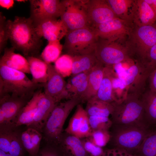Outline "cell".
I'll use <instances>...</instances> for the list:
<instances>
[{"label":"cell","mask_w":156,"mask_h":156,"mask_svg":"<svg viewBox=\"0 0 156 156\" xmlns=\"http://www.w3.org/2000/svg\"><path fill=\"white\" fill-rule=\"evenodd\" d=\"M8 39L15 49L26 57L33 56L41 46V38L37 34L33 22L30 18L16 16L6 22Z\"/></svg>","instance_id":"obj_1"},{"label":"cell","mask_w":156,"mask_h":156,"mask_svg":"<svg viewBox=\"0 0 156 156\" xmlns=\"http://www.w3.org/2000/svg\"><path fill=\"white\" fill-rule=\"evenodd\" d=\"M44 85L35 83L25 73L0 64V96H32Z\"/></svg>","instance_id":"obj_2"},{"label":"cell","mask_w":156,"mask_h":156,"mask_svg":"<svg viewBox=\"0 0 156 156\" xmlns=\"http://www.w3.org/2000/svg\"><path fill=\"white\" fill-rule=\"evenodd\" d=\"M113 105V110L111 119L112 125H138L148 128L141 96L128 94L122 102H114Z\"/></svg>","instance_id":"obj_3"},{"label":"cell","mask_w":156,"mask_h":156,"mask_svg":"<svg viewBox=\"0 0 156 156\" xmlns=\"http://www.w3.org/2000/svg\"><path fill=\"white\" fill-rule=\"evenodd\" d=\"M111 127L109 141L114 148L129 153H135L151 130L138 125H112Z\"/></svg>","instance_id":"obj_4"},{"label":"cell","mask_w":156,"mask_h":156,"mask_svg":"<svg viewBox=\"0 0 156 156\" xmlns=\"http://www.w3.org/2000/svg\"><path fill=\"white\" fill-rule=\"evenodd\" d=\"M126 47L131 58L146 64L151 48L156 44V28L152 25L132 28Z\"/></svg>","instance_id":"obj_5"},{"label":"cell","mask_w":156,"mask_h":156,"mask_svg":"<svg viewBox=\"0 0 156 156\" xmlns=\"http://www.w3.org/2000/svg\"><path fill=\"white\" fill-rule=\"evenodd\" d=\"M98 38L91 27L69 31L65 36L63 49L72 57L91 53L94 52Z\"/></svg>","instance_id":"obj_6"},{"label":"cell","mask_w":156,"mask_h":156,"mask_svg":"<svg viewBox=\"0 0 156 156\" xmlns=\"http://www.w3.org/2000/svg\"><path fill=\"white\" fill-rule=\"evenodd\" d=\"M81 102L79 97L73 96L66 101L56 105L44 127L45 136L47 140H60L65 120L73 109Z\"/></svg>","instance_id":"obj_7"},{"label":"cell","mask_w":156,"mask_h":156,"mask_svg":"<svg viewBox=\"0 0 156 156\" xmlns=\"http://www.w3.org/2000/svg\"><path fill=\"white\" fill-rule=\"evenodd\" d=\"M152 71L146 64L134 62L117 77L128 88V94L141 96L146 89L147 83Z\"/></svg>","instance_id":"obj_8"},{"label":"cell","mask_w":156,"mask_h":156,"mask_svg":"<svg viewBox=\"0 0 156 156\" xmlns=\"http://www.w3.org/2000/svg\"><path fill=\"white\" fill-rule=\"evenodd\" d=\"M85 1L62 0L63 9L60 17L68 31L90 27Z\"/></svg>","instance_id":"obj_9"},{"label":"cell","mask_w":156,"mask_h":156,"mask_svg":"<svg viewBox=\"0 0 156 156\" xmlns=\"http://www.w3.org/2000/svg\"><path fill=\"white\" fill-rule=\"evenodd\" d=\"M94 53L98 61L105 66H113L131 58L126 47L116 41L111 42L100 38L96 42Z\"/></svg>","instance_id":"obj_10"},{"label":"cell","mask_w":156,"mask_h":156,"mask_svg":"<svg viewBox=\"0 0 156 156\" xmlns=\"http://www.w3.org/2000/svg\"><path fill=\"white\" fill-rule=\"evenodd\" d=\"M30 18L34 23L60 17L63 9L62 0H31Z\"/></svg>","instance_id":"obj_11"},{"label":"cell","mask_w":156,"mask_h":156,"mask_svg":"<svg viewBox=\"0 0 156 156\" xmlns=\"http://www.w3.org/2000/svg\"><path fill=\"white\" fill-rule=\"evenodd\" d=\"M130 23L116 18L94 28L99 38L116 42L126 36H129L132 29Z\"/></svg>","instance_id":"obj_12"},{"label":"cell","mask_w":156,"mask_h":156,"mask_svg":"<svg viewBox=\"0 0 156 156\" xmlns=\"http://www.w3.org/2000/svg\"><path fill=\"white\" fill-rule=\"evenodd\" d=\"M85 4L90 27L94 28L100 24L118 18L107 0H85Z\"/></svg>","instance_id":"obj_13"},{"label":"cell","mask_w":156,"mask_h":156,"mask_svg":"<svg viewBox=\"0 0 156 156\" xmlns=\"http://www.w3.org/2000/svg\"><path fill=\"white\" fill-rule=\"evenodd\" d=\"M48 80L43 88L46 94L53 98L56 103L73 97L66 89L67 83L64 77L51 64H48Z\"/></svg>","instance_id":"obj_14"},{"label":"cell","mask_w":156,"mask_h":156,"mask_svg":"<svg viewBox=\"0 0 156 156\" xmlns=\"http://www.w3.org/2000/svg\"><path fill=\"white\" fill-rule=\"evenodd\" d=\"M35 31L40 38L43 37L48 41H60L68 31L61 19H46L34 23Z\"/></svg>","instance_id":"obj_15"},{"label":"cell","mask_w":156,"mask_h":156,"mask_svg":"<svg viewBox=\"0 0 156 156\" xmlns=\"http://www.w3.org/2000/svg\"><path fill=\"white\" fill-rule=\"evenodd\" d=\"M32 96H14L10 94L0 96V110L5 117L4 124H14L18 113Z\"/></svg>","instance_id":"obj_16"},{"label":"cell","mask_w":156,"mask_h":156,"mask_svg":"<svg viewBox=\"0 0 156 156\" xmlns=\"http://www.w3.org/2000/svg\"><path fill=\"white\" fill-rule=\"evenodd\" d=\"M56 104L53 98L46 94L42 89L38 100L37 110L29 128H33L39 131H42Z\"/></svg>","instance_id":"obj_17"},{"label":"cell","mask_w":156,"mask_h":156,"mask_svg":"<svg viewBox=\"0 0 156 156\" xmlns=\"http://www.w3.org/2000/svg\"><path fill=\"white\" fill-rule=\"evenodd\" d=\"M131 22L135 26L152 25L156 20V13L145 0H134L131 10Z\"/></svg>","instance_id":"obj_18"},{"label":"cell","mask_w":156,"mask_h":156,"mask_svg":"<svg viewBox=\"0 0 156 156\" xmlns=\"http://www.w3.org/2000/svg\"><path fill=\"white\" fill-rule=\"evenodd\" d=\"M105 68L104 65L98 61L92 69L87 88L79 97L81 102H87L96 96L103 77Z\"/></svg>","instance_id":"obj_19"},{"label":"cell","mask_w":156,"mask_h":156,"mask_svg":"<svg viewBox=\"0 0 156 156\" xmlns=\"http://www.w3.org/2000/svg\"><path fill=\"white\" fill-rule=\"evenodd\" d=\"M13 47L5 49L0 60V64L25 74H30L29 67L26 58L14 52Z\"/></svg>","instance_id":"obj_20"},{"label":"cell","mask_w":156,"mask_h":156,"mask_svg":"<svg viewBox=\"0 0 156 156\" xmlns=\"http://www.w3.org/2000/svg\"><path fill=\"white\" fill-rule=\"evenodd\" d=\"M143 105L144 118L147 127L150 129H156V92L149 88L141 96Z\"/></svg>","instance_id":"obj_21"},{"label":"cell","mask_w":156,"mask_h":156,"mask_svg":"<svg viewBox=\"0 0 156 156\" xmlns=\"http://www.w3.org/2000/svg\"><path fill=\"white\" fill-rule=\"evenodd\" d=\"M42 88L35 92L31 99L20 111L14 123L15 127L23 125L29 127L32 123L37 110L38 100Z\"/></svg>","instance_id":"obj_22"},{"label":"cell","mask_w":156,"mask_h":156,"mask_svg":"<svg viewBox=\"0 0 156 156\" xmlns=\"http://www.w3.org/2000/svg\"><path fill=\"white\" fill-rule=\"evenodd\" d=\"M26 57L32 76L31 80L36 84H45L48 79V64L34 56Z\"/></svg>","instance_id":"obj_23"},{"label":"cell","mask_w":156,"mask_h":156,"mask_svg":"<svg viewBox=\"0 0 156 156\" xmlns=\"http://www.w3.org/2000/svg\"><path fill=\"white\" fill-rule=\"evenodd\" d=\"M114 72L113 66H105L103 77L99 88L96 96L92 99L111 103L114 102L112 82Z\"/></svg>","instance_id":"obj_24"},{"label":"cell","mask_w":156,"mask_h":156,"mask_svg":"<svg viewBox=\"0 0 156 156\" xmlns=\"http://www.w3.org/2000/svg\"><path fill=\"white\" fill-rule=\"evenodd\" d=\"M22 145L31 156H36L38 154L42 135L39 131L28 128L21 135Z\"/></svg>","instance_id":"obj_25"},{"label":"cell","mask_w":156,"mask_h":156,"mask_svg":"<svg viewBox=\"0 0 156 156\" xmlns=\"http://www.w3.org/2000/svg\"><path fill=\"white\" fill-rule=\"evenodd\" d=\"M72 57L73 76L82 72L90 71L98 62L94 52Z\"/></svg>","instance_id":"obj_26"},{"label":"cell","mask_w":156,"mask_h":156,"mask_svg":"<svg viewBox=\"0 0 156 156\" xmlns=\"http://www.w3.org/2000/svg\"><path fill=\"white\" fill-rule=\"evenodd\" d=\"M63 143L64 156H87L88 153L78 137L70 135L64 139Z\"/></svg>","instance_id":"obj_27"},{"label":"cell","mask_w":156,"mask_h":156,"mask_svg":"<svg viewBox=\"0 0 156 156\" xmlns=\"http://www.w3.org/2000/svg\"><path fill=\"white\" fill-rule=\"evenodd\" d=\"M85 109L88 116L109 117L113 111V103H109L91 99L87 101Z\"/></svg>","instance_id":"obj_28"},{"label":"cell","mask_w":156,"mask_h":156,"mask_svg":"<svg viewBox=\"0 0 156 156\" xmlns=\"http://www.w3.org/2000/svg\"><path fill=\"white\" fill-rule=\"evenodd\" d=\"M117 16L131 22V10L134 0H107Z\"/></svg>","instance_id":"obj_29"},{"label":"cell","mask_w":156,"mask_h":156,"mask_svg":"<svg viewBox=\"0 0 156 156\" xmlns=\"http://www.w3.org/2000/svg\"><path fill=\"white\" fill-rule=\"evenodd\" d=\"M134 153L138 156H156V129L150 130Z\"/></svg>","instance_id":"obj_30"},{"label":"cell","mask_w":156,"mask_h":156,"mask_svg":"<svg viewBox=\"0 0 156 156\" xmlns=\"http://www.w3.org/2000/svg\"><path fill=\"white\" fill-rule=\"evenodd\" d=\"M63 46L59 41H48L40 56L43 60L48 64L55 62L60 56Z\"/></svg>","instance_id":"obj_31"},{"label":"cell","mask_w":156,"mask_h":156,"mask_svg":"<svg viewBox=\"0 0 156 156\" xmlns=\"http://www.w3.org/2000/svg\"><path fill=\"white\" fill-rule=\"evenodd\" d=\"M88 116L85 109L80 104H78L74 114L65 130V131L69 135L76 136L84 119Z\"/></svg>","instance_id":"obj_32"},{"label":"cell","mask_w":156,"mask_h":156,"mask_svg":"<svg viewBox=\"0 0 156 156\" xmlns=\"http://www.w3.org/2000/svg\"><path fill=\"white\" fill-rule=\"evenodd\" d=\"M112 96L114 102L117 103H121L127 97L128 87L114 72L112 77Z\"/></svg>","instance_id":"obj_33"},{"label":"cell","mask_w":156,"mask_h":156,"mask_svg":"<svg viewBox=\"0 0 156 156\" xmlns=\"http://www.w3.org/2000/svg\"><path fill=\"white\" fill-rule=\"evenodd\" d=\"M54 63L55 69L63 77L72 74L73 59L71 56L66 54L62 55Z\"/></svg>","instance_id":"obj_34"},{"label":"cell","mask_w":156,"mask_h":156,"mask_svg":"<svg viewBox=\"0 0 156 156\" xmlns=\"http://www.w3.org/2000/svg\"><path fill=\"white\" fill-rule=\"evenodd\" d=\"M88 117L92 131L101 130H108L112 125V120L109 117L96 116Z\"/></svg>","instance_id":"obj_35"},{"label":"cell","mask_w":156,"mask_h":156,"mask_svg":"<svg viewBox=\"0 0 156 156\" xmlns=\"http://www.w3.org/2000/svg\"><path fill=\"white\" fill-rule=\"evenodd\" d=\"M89 140L96 145L102 147L105 146L109 141L110 135L107 130L92 131Z\"/></svg>","instance_id":"obj_36"},{"label":"cell","mask_w":156,"mask_h":156,"mask_svg":"<svg viewBox=\"0 0 156 156\" xmlns=\"http://www.w3.org/2000/svg\"><path fill=\"white\" fill-rule=\"evenodd\" d=\"M91 70L74 75L68 80L66 83V89L72 96L74 90L88 78Z\"/></svg>","instance_id":"obj_37"},{"label":"cell","mask_w":156,"mask_h":156,"mask_svg":"<svg viewBox=\"0 0 156 156\" xmlns=\"http://www.w3.org/2000/svg\"><path fill=\"white\" fill-rule=\"evenodd\" d=\"M22 145L21 137L17 133L12 131L10 149L8 153L12 156H21Z\"/></svg>","instance_id":"obj_38"},{"label":"cell","mask_w":156,"mask_h":156,"mask_svg":"<svg viewBox=\"0 0 156 156\" xmlns=\"http://www.w3.org/2000/svg\"><path fill=\"white\" fill-rule=\"evenodd\" d=\"M6 18L1 12L0 14V51L1 53L5 47L8 38L6 27Z\"/></svg>","instance_id":"obj_39"},{"label":"cell","mask_w":156,"mask_h":156,"mask_svg":"<svg viewBox=\"0 0 156 156\" xmlns=\"http://www.w3.org/2000/svg\"><path fill=\"white\" fill-rule=\"evenodd\" d=\"M82 142L86 151L92 156H103V155L104 151L102 148L96 145L89 140Z\"/></svg>","instance_id":"obj_40"},{"label":"cell","mask_w":156,"mask_h":156,"mask_svg":"<svg viewBox=\"0 0 156 156\" xmlns=\"http://www.w3.org/2000/svg\"><path fill=\"white\" fill-rule=\"evenodd\" d=\"M92 132L90 126L88 116L84 119L82 123L79 127L76 136L80 138L85 137H89Z\"/></svg>","instance_id":"obj_41"},{"label":"cell","mask_w":156,"mask_h":156,"mask_svg":"<svg viewBox=\"0 0 156 156\" xmlns=\"http://www.w3.org/2000/svg\"><path fill=\"white\" fill-rule=\"evenodd\" d=\"M146 64L152 72L156 68V44L150 50L147 57Z\"/></svg>","instance_id":"obj_42"},{"label":"cell","mask_w":156,"mask_h":156,"mask_svg":"<svg viewBox=\"0 0 156 156\" xmlns=\"http://www.w3.org/2000/svg\"><path fill=\"white\" fill-rule=\"evenodd\" d=\"M130 154L125 151L114 148L104 151L103 156H128Z\"/></svg>","instance_id":"obj_43"},{"label":"cell","mask_w":156,"mask_h":156,"mask_svg":"<svg viewBox=\"0 0 156 156\" xmlns=\"http://www.w3.org/2000/svg\"><path fill=\"white\" fill-rule=\"evenodd\" d=\"M88 77L74 90L72 93L73 96H76L79 97L86 90L88 86Z\"/></svg>","instance_id":"obj_44"},{"label":"cell","mask_w":156,"mask_h":156,"mask_svg":"<svg viewBox=\"0 0 156 156\" xmlns=\"http://www.w3.org/2000/svg\"><path fill=\"white\" fill-rule=\"evenodd\" d=\"M149 88L156 92V68L150 74L148 79Z\"/></svg>","instance_id":"obj_45"},{"label":"cell","mask_w":156,"mask_h":156,"mask_svg":"<svg viewBox=\"0 0 156 156\" xmlns=\"http://www.w3.org/2000/svg\"><path fill=\"white\" fill-rule=\"evenodd\" d=\"M36 156H61L56 150L52 149H45Z\"/></svg>","instance_id":"obj_46"},{"label":"cell","mask_w":156,"mask_h":156,"mask_svg":"<svg viewBox=\"0 0 156 156\" xmlns=\"http://www.w3.org/2000/svg\"><path fill=\"white\" fill-rule=\"evenodd\" d=\"M14 3L12 0H0V5L1 7L8 9L12 8Z\"/></svg>","instance_id":"obj_47"},{"label":"cell","mask_w":156,"mask_h":156,"mask_svg":"<svg viewBox=\"0 0 156 156\" xmlns=\"http://www.w3.org/2000/svg\"><path fill=\"white\" fill-rule=\"evenodd\" d=\"M0 156H12L9 154L6 153L0 150Z\"/></svg>","instance_id":"obj_48"},{"label":"cell","mask_w":156,"mask_h":156,"mask_svg":"<svg viewBox=\"0 0 156 156\" xmlns=\"http://www.w3.org/2000/svg\"><path fill=\"white\" fill-rule=\"evenodd\" d=\"M128 156H138V155L134 153H130Z\"/></svg>","instance_id":"obj_49"},{"label":"cell","mask_w":156,"mask_h":156,"mask_svg":"<svg viewBox=\"0 0 156 156\" xmlns=\"http://www.w3.org/2000/svg\"><path fill=\"white\" fill-rule=\"evenodd\" d=\"M16 1H17L18 2H24L25 1V0H16Z\"/></svg>","instance_id":"obj_50"}]
</instances>
